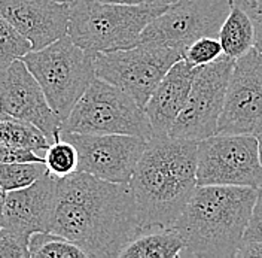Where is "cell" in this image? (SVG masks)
Segmentation results:
<instances>
[{
  "mask_svg": "<svg viewBox=\"0 0 262 258\" xmlns=\"http://www.w3.org/2000/svg\"><path fill=\"white\" fill-rule=\"evenodd\" d=\"M51 233L78 245L86 257H119L142 233L130 184L85 172L57 177Z\"/></svg>",
  "mask_w": 262,
  "mask_h": 258,
  "instance_id": "cell-1",
  "label": "cell"
},
{
  "mask_svg": "<svg viewBox=\"0 0 262 258\" xmlns=\"http://www.w3.org/2000/svg\"><path fill=\"white\" fill-rule=\"evenodd\" d=\"M195 141L152 136L130 188L142 231L174 226L196 190Z\"/></svg>",
  "mask_w": 262,
  "mask_h": 258,
  "instance_id": "cell-2",
  "label": "cell"
},
{
  "mask_svg": "<svg viewBox=\"0 0 262 258\" xmlns=\"http://www.w3.org/2000/svg\"><path fill=\"white\" fill-rule=\"evenodd\" d=\"M256 194L253 187L198 185L173 226L183 241L180 257H237Z\"/></svg>",
  "mask_w": 262,
  "mask_h": 258,
  "instance_id": "cell-3",
  "label": "cell"
},
{
  "mask_svg": "<svg viewBox=\"0 0 262 258\" xmlns=\"http://www.w3.org/2000/svg\"><path fill=\"white\" fill-rule=\"evenodd\" d=\"M69 8V37L93 54L137 45L147 24L167 9L100 0H72Z\"/></svg>",
  "mask_w": 262,
  "mask_h": 258,
  "instance_id": "cell-4",
  "label": "cell"
},
{
  "mask_svg": "<svg viewBox=\"0 0 262 258\" xmlns=\"http://www.w3.org/2000/svg\"><path fill=\"white\" fill-rule=\"evenodd\" d=\"M37 80L54 112L64 120L96 80L94 54L78 47L69 34L21 58Z\"/></svg>",
  "mask_w": 262,
  "mask_h": 258,
  "instance_id": "cell-5",
  "label": "cell"
},
{
  "mask_svg": "<svg viewBox=\"0 0 262 258\" xmlns=\"http://www.w3.org/2000/svg\"><path fill=\"white\" fill-rule=\"evenodd\" d=\"M63 131L85 134L154 136L143 106L121 88L96 76L64 120Z\"/></svg>",
  "mask_w": 262,
  "mask_h": 258,
  "instance_id": "cell-6",
  "label": "cell"
},
{
  "mask_svg": "<svg viewBox=\"0 0 262 258\" xmlns=\"http://www.w3.org/2000/svg\"><path fill=\"white\" fill-rule=\"evenodd\" d=\"M183 58L178 49L142 41L127 49L94 54L96 76L125 91L145 108L170 67Z\"/></svg>",
  "mask_w": 262,
  "mask_h": 258,
  "instance_id": "cell-7",
  "label": "cell"
},
{
  "mask_svg": "<svg viewBox=\"0 0 262 258\" xmlns=\"http://www.w3.org/2000/svg\"><path fill=\"white\" fill-rule=\"evenodd\" d=\"M196 185H262L258 141L252 134L216 133L196 145Z\"/></svg>",
  "mask_w": 262,
  "mask_h": 258,
  "instance_id": "cell-8",
  "label": "cell"
},
{
  "mask_svg": "<svg viewBox=\"0 0 262 258\" xmlns=\"http://www.w3.org/2000/svg\"><path fill=\"white\" fill-rule=\"evenodd\" d=\"M234 63V58L224 54L209 65L196 67L188 100L170 136L200 142L216 134Z\"/></svg>",
  "mask_w": 262,
  "mask_h": 258,
  "instance_id": "cell-9",
  "label": "cell"
},
{
  "mask_svg": "<svg viewBox=\"0 0 262 258\" xmlns=\"http://www.w3.org/2000/svg\"><path fill=\"white\" fill-rule=\"evenodd\" d=\"M231 0H178L146 26L140 42H157L185 52L201 37H217Z\"/></svg>",
  "mask_w": 262,
  "mask_h": 258,
  "instance_id": "cell-10",
  "label": "cell"
},
{
  "mask_svg": "<svg viewBox=\"0 0 262 258\" xmlns=\"http://www.w3.org/2000/svg\"><path fill=\"white\" fill-rule=\"evenodd\" d=\"M58 136L78 149V172L118 184H130L147 145L146 139L130 134H85L61 130Z\"/></svg>",
  "mask_w": 262,
  "mask_h": 258,
  "instance_id": "cell-11",
  "label": "cell"
},
{
  "mask_svg": "<svg viewBox=\"0 0 262 258\" xmlns=\"http://www.w3.org/2000/svg\"><path fill=\"white\" fill-rule=\"evenodd\" d=\"M262 130V52L252 48L235 60L216 133L252 134Z\"/></svg>",
  "mask_w": 262,
  "mask_h": 258,
  "instance_id": "cell-12",
  "label": "cell"
},
{
  "mask_svg": "<svg viewBox=\"0 0 262 258\" xmlns=\"http://www.w3.org/2000/svg\"><path fill=\"white\" fill-rule=\"evenodd\" d=\"M0 113L32 123L47 134L51 144L58 137L63 126L23 60L0 69Z\"/></svg>",
  "mask_w": 262,
  "mask_h": 258,
  "instance_id": "cell-13",
  "label": "cell"
},
{
  "mask_svg": "<svg viewBox=\"0 0 262 258\" xmlns=\"http://www.w3.org/2000/svg\"><path fill=\"white\" fill-rule=\"evenodd\" d=\"M0 15L37 51L67 34L70 8L58 0H0Z\"/></svg>",
  "mask_w": 262,
  "mask_h": 258,
  "instance_id": "cell-14",
  "label": "cell"
},
{
  "mask_svg": "<svg viewBox=\"0 0 262 258\" xmlns=\"http://www.w3.org/2000/svg\"><path fill=\"white\" fill-rule=\"evenodd\" d=\"M57 177L45 173L32 185L8 191L3 205V226L24 237L36 231H51L55 206Z\"/></svg>",
  "mask_w": 262,
  "mask_h": 258,
  "instance_id": "cell-15",
  "label": "cell"
},
{
  "mask_svg": "<svg viewBox=\"0 0 262 258\" xmlns=\"http://www.w3.org/2000/svg\"><path fill=\"white\" fill-rule=\"evenodd\" d=\"M196 67L185 58L176 62L157 85L145 105L154 136H165L170 133L174 121L185 108Z\"/></svg>",
  "mask_w": 262,
  "mask_h": 258,
  "instance_id": "cell-16",
  "label": "cell"
},
{
  "mask_svg": "<svg viewBox=\"0 0 262 258\" xmlns=\"http://www.w3.org/2000/svg\"><path fill=\"white\" fill-rule=\"evenodd\" d=\"M258 9L256 0H231L229 14L217 36L225 55L237 60L255 48Z\"/></svg>",
  "mask_w": 262,
  "mask_h": 258,
  "instance_id": "cell-17",
  "label": "cell"
},
{
  "mask_svg": "<svg viewBox=\"0 0 262 258\" xmlns=\"http://www.w3.org/2000/svg\"><path fill=\"white\" fill-rule=\"evenodd\" d=\"M183 241L174 227L142 231L121 252V258H176L182 255Z\"/></svg>",
  "mask_w": 262,
  "mask_h": 258,
  "instance_id": "cell-18",
  "label": "cell"
},
{
  "mask_svg": "<svg viewBox=\"0 0 262 258\" xmlns=\"http://www.w3.org/2000/svg\"><path fill=\"white\" fill-rule=\"evenodd\" d=\"M0 144L32 149L43 157V152L51 145L47 134L32 123L0 113Z\"/></svg>",
  "mask_w": 262,
  "mask_h": 258,
  "instance_id": "cell-19",
  "label": "cell"
},
{
  "mask_svg": "<svg viewBox=\"0 0 262 258\" xmlns=\"http://www.w3.org/2000/svg\"><path fill=\"white\" fill-rule=\"evenodd\" d=\"M33 258H88L78 245L51 231H36L29 237Z\"/></svg>",
  "mask_w": 262,
  "mask_h": 258,
  "instance_id": "cell-20",
  "label": "cell"
},
{
  "mask_svg": "<svg viewBox=\"0 0 262 258\" xmlns=\"http://www.w3.org/2000/svg\"><path fill=\"white\" fill-rule=\"evenodd\" d=\"M48 172L43 162L0 163V187L8 193L32 185Z\"/></svg>",
  "mask_w": 262,
  "mask_h": 258,
  "instance_id": "cell-21",
  "label": "cell"
},
{
  "mask_svg": "<svg viewBox=\"0 0 262 258\" xmlns=\"http://www.w3.org/2000/svg\"><path fill=\"white\" fill-rule=\"evenodd\" d=\"M43 163L54 177H64L78 172L79 155L75 145L63 137H57L43 152Z\"/></svg>",
  "mask_w": 262,
  "mask_h": 258,
  "instance_id": "cell-22",
  "label": "cell"
},
{
  "mask_svg": "<svg viewBox=\"0 0 262 258\" xmlns=\"http://www.w3.org/2000/svg\"><path fill=\"white\" fill-rule=\"evenodd\" d=\"M32 51V44L15 27L0 15V69L21 60Z\"/></svg>",
  "mask_w": 262,
  "mask_h": 258,
  "instance_id": "cell-23",
  "label": "cell"
},
{
  "mask_svg": "<svg viewBox=\"0 0 262 258\" xmlns=\"http://www.w3.org/2000/svg\"><path fill=\"white\" fill-rule=\"evenodd\" d=\"M224 55V48L217 37L206 36L192 42L183 52V58L194 67L209 65Z\"/></svg>",
  "mask_w": 262,
  "mask_h": 258,
  "instance_id": "cell-24",
  "label": "cell"
},
{
  "mask_svg": "<svg viewBox=\"0 0 262 258\" xmlns=\"http://www.w3.org/2000/svg\"><path fill=\"white\" fill-rule=\"evenodd\" d=\"M29 258V237H24L8 227L0 228V258Z\"/></svg>",
  "mask_w": 262,
  "mask_h": 258,
  "instance_id": "cell-25",
  "label": "cell"
},
{
  "mask_svg": "<svg viewBox=\"0 0 262 258\" xmlns=\"http://www.w3.org/2000/svg\"><path fill=\"white\" fill-rule=\"evenodd\" d=\"M262 241V185L258 188L256 200L252 209L249 224L246 227L243 242H256Z\"/></svg>",
  "mask_w": 262,
  "mask_h": 258,
  "instance_id": "cell-26",
  "label": "cell"
},
{
  "mask_svg": "<svg viewBox=\"0 0 262 258\" xmlns=\"http://www.w3.org/2000/svg\"><path fill=\"white\" fill-rule=\"evenodd\" d=\"M15 162H43V157L36 154L32 149L14 148V146L0 144V163Z\"/></svg>",
  "mask_w": 262,
  "mask_h": 258,
  "instance_id": "cell-27",
  "label": "cell"
},
{
  "mask_svg": "<svg viewBox=\"0 0 262 258\" xmlns=\"http://www.w3.org/2000/svg\"><path fill=\"white\" fill-rule=\"evenodd\" d=\"M238 258H262V241L256 242H243L238 252Z\"/></svg>",
  "mask_w": 262,
  "mask_h": 258,
  "instance_id": "cell-28",
  "label": "cell"
},
{
  "mask_svg": "<svg viewBox=\"0 0 262 258\" xmlns=\"http://www.w3.org/2000/svg\"><path fill=\"white\" fill-rule=\"evenodd\" d=\"M111 3H122V5H136V6H155V8H167L168 5L178 0H100Z\"/></svg>",
  "mask_w": 262,
  "mask_h": 258,
  "instance_id": "cell-29",
  "label": "cell"
},
{
  "mask_svg": "<svg viewBox=\"0 0 262 258\" xmlns=\"http://www.w3.org/2000/svg\"><path fill=\"white\" fill-rule=\"evenodd\" d=\"M255 48L262 52V11L261 8L256 12V44Z\"/></svg>",
  "mask_w": 262,
  "mask_h": 258,
  "instance_id": "cell-30",
  "label": "cell"
},
{
  "mask_svg": "<svg viewBox=\"0 0 262 258\" xmlns=\"http://www.w3.org/2000/svg\"><path fill=\"white\" fill-rule=\"evenodd\" d=\"M5 197H6V191L0 187V228L3 227V205H5Z\"/></svg>",
  "mask_w": 262,
  "mask_h": 258,
  "instance_id": "cell-31",
  "label": "cell"
},
{
  "mask_svg": "<svg viewBox=\"0 0 262 258\" xmlns=\"http://www.w3.org/2000/svg\"><path fill=\"white\" fill-rule=\"evenodd\" d=\"M256 141H258V154H259V163L262 166V130L256 134Z\"/></svg>",
  "mask_w": 262,
  "mask_h": 258,
  "instance_id": "cell-32",
  "label": "cell"
},
{
  "mask_svg": "<svg viewBox=\"0 0 262 258\" xmlns=\"http://www.w3.org/2000/svg\"><path fill=\"white\" fill-rule=\"evenodd\" d=\"M256 3H258V6L261 8V11H262V0H256Z\"/></svg>",
  "mask_w": 262,
  "mask_h": 258,
  "instance_id": "cell-33",
  "label": "cell"
},
{
  "mask_svg": "<svg viewBox=\"0 0 262 258\" xmlns=\"http://www.w3.org/2000/svg\"><path fill=\"white\" fill-rule=\"evenodd\" d=\"M58 2H63V3H70L72 0H58Z\"/></svg>",
  "mask_w": 262,
  "mask_h": 258,
  "instance_id": "cell-34",
  "label": "cell"
}]
</instances>
